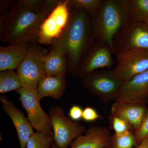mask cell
<instances>
[{
	"label": "cell",
	"mask_w": 148,
	"mask_h": 148,
	"mask_svg": "<svg viewBox=\"0 0 148 148\" xmlns=\"http://www.w3.org/2000/svg\"><path fill=\"white\" fill-rule=\"evenodd\" d=\"M70 16L69 0H61L42 24L37 42L43 45H54L64 33L69 24Z\"/></svg>",
	"instance_id": "obj_6"
},
{
	"label": "cell",
	"mask_w": 148,
	"mask_h": 148,
	"mask_svg": "<svg viewBox=\"0 0 148 148\" xmlns=\"http://www.w3.org/2000/svg\"><path fill=\"white\" fill-rule=\"evenodd\" d=\"M138 145L134 133L129 131L121 135H112L110 148H133Z\"/></svg>",
	"instance_id": "obj_21"
},
{
	"label": "cell",
	"mask_w": 148,
	"mask_h": 148,
	"mask_svg": "<svg viewBox=\"0 0 148 148\" xmlns=\"http://www.w3.org/2000/svg\"><path fill=\"white\" fill-rule=\"evenodd\" d=\"M114 51L110 47L102 42L94 41L77 67L76 75L82 78L98 69L112 68Z\"/></svg>",
	"instance_id": "obj_11"
},
{
	"label": "cell",
	"mask_w": 148,
	"mask_h": 148,
	"mask_svg": "<svg viewBox=\"0 0 148 148\" xmlns=\"http://www.w3.org/2000/svg\"><path fill=\"white\" fill-rule=\"evenodd\" d=\"M148 100V70L123 83L115 102L145 105Z\"/></svg>",
	"instance_id": "obj_12"
},
{
	"label": "cell",
	"mask_w": 148,
	"mask_h": 148,
	"mask_svg": "<svg viewBox=\"0 0 148 148\" xmlns=\"http://www.w3.org/2000/svg\"><path fill=\"white\" fill-rule=\"evenodd\" d=\"M147 110L145 105L114 102L111 107L110 114L127 121L135 132L141 125Z\"/></svg>",
	"instance_id": "obj_15"
},
{
	"label": "cell",
	"mask_w": 148,
	"mask_h": 148,
	"mask_svg": "<svg viewBox=\"0 0 148 148\" xmlns=\"http://www.w3.org/2000/svg\"><path fill=\"white\" fill-rule=\"evenodd\" d=\"M103 116H101L94 108L87 107L83 110L82 119L87 122L95 121L98 119H101Z\"/></svg>",
	"instance_id": "obj_26"
},
{
	"label": "cell",
	"mask_w": 148,
	"mask_h": 148,
	"mask_svg": "<svg viewBox=\"0 0 148 148\" xmlns=\"http://www.w3.org/2000/svg\"><path fill=\"white\" fill-rule=\"evenodd\" d=\"M84 87L104 104L115 102L123 82L116 79L112 70L95 71L81 79Z\"/></svg>",
	"instance_id": "obj_5"
},
{
	"label": "cell",
	"mask_w": 148,
	"mask_h": 148,
	"mask_svg": "<svg viewBox=\"0 0 148 148\" xmlns=\"http://www.w3.org/2000/svg\"><path fill=\"white\" fill-rule=\"evenodd\" d=\"M133 148H148V138L143 140L139 145Z\"/></svg>",
	"instance_id": "obj_29"
},
{
	"label": "cell",
	"mask_w": 148,
	"mask_h": 148,
	"mask_svg": "<svg viewBox=\"0 0 148 148\" xmlns=\"http://www.w3.org/2000/svg\"><path fill=\"white\" fill-rule=\"evenodd\" d=\"M111 136L108 128L103 126H91L84 135L77 137L70 148H110Z\"/></svg>",
	"instance_id": "obj_14"
},
{
	"label": "cell",
	"mask_w": 148,
	"mask_h": 148,
	"mask_svg": "<svg viewBox=\"0 0 148 148\" xmlns=\"http://www.w3.org/2000/svg\"><path fill=\"white\" fill-rule=\"evenodd\" d=\"M66 84V75H46L39 83L37 89L41 99L51 97L58 99L63 95Z\"/></svg>",
	"instance_id": "obj_18"
},
{
	"label": "cell",
	"mask_w": 148,
	"mask_h": 148,
	"mask_svg": "<svg viewBox=\"0 0 148 148\" xmlns=\"http://www.w3.org/2000/svg\"><path fill=\"white\" fill-rule=\"evenodd\" d=\"M109 119L111 128L114 131V134L121 135L133 130L131 125L122 118L110 114Z\"/></svg>",
	"instance_id": "obj_24"
},
{
	"label": "cell",
	"mask_w": 148,
	"mask_h": 148,
	"mask_svg": "<svg viewBox=\"0 0 148 148\" xmlns=\"http://www.w3.org/2000/svg\"><path fill=\"white\" fill-rule=\"evenodd\" d=\"M134 133L138 145L144 139L148 138V110L146 112L139 129Z\"/></svg>",
	"instance_id": "obj_25"
},
{
	"label": "cell",
	"mask_w": 148,
	"mask_h": 148,
	"mask_svg": "<svg viewBox=\"0 0 148 148\" xmlns=\"http://www.w3.org/2000/svg\"><path fill=\"white\" fill-rule=\"evenodd\" d=\"M127 0H102L99 10L90 15V23L95 40L112 49L116 34L131 19Z\"/></svg>",
	"instance_id": "obj_3"
},
{
	"label": "cell",
	"mask_w": 148,
	"mask_h": 148,
	"mask_svg": "<svg viewBox=\"0 0 148 148\" xmlns=\"http://www.w3.org/2000/svg\"><path fill=\"white\" fill-rule=\"evenodd\" d=\"M53 137L43 132H34L29 138L27 143V148H51Z\"/></svg>",
	"instance_id": "obj_22"
},
{
	"label": "cell",
	"mask_w": 148,
	"mask_h": 148,
	"mask_svg": "<svg viewBox=\"0 0 148 148\" xmlns=\"http://www.w3.org/2000/svg\"><path fill=\"white\" fill-rule=\"evenodd\" d=\"M102 0H69L70 8L82 9L90 14H95L100 8Z\"/></svg>",
	"instance_id": "obj_23"
},
{
	"label": "cell",
	"mask_w": 148,
	"mask_h": 148,
	"mask_svg": "<svg viewBox=\"0 0 148 148\" xmlns=\"http://www.w3.org/2000/svg\"><path fill=\"white\" fill-rule=\"evenodd\" d=\"M127 6L131 20L148 26V0H127Z\"/></svg>",
	"instance_id": "obj_19"
},
{
	"label": "cell",
	"mask_w": 148,
	"mask_h": 148,
	"mask_svg": "<svg viewBox=\"0 0 148 148\" xmlns=\"http://www.w3.org/2000/svg\"><path fill=\"white\" fill-rule=\"evenodd\" d=\"M0 101L3 109L10 116L16 128L20 148L26 147L27 141L34 133L33 127L24 113L17 108L12 102L5 95H1Z\"/></svg>",
	"instance_id": "obj_13"
},
{
	"label": "cell",
	"mask_w": 148,
	"mask_h": 148,
	"mask_svg": "<svg viewBox=\"0 0 148 148\" xmlns=\"http://www.w3.org/2000/svg\"><path fill=\"white\" fill-rule=\"evenodd\" d=\"M21 87L17 73L14 70L0 72V92L16 90Z\"/></svg>",
	"instance_id": "obj_20"
},
{
	"label": "cell",
	"mask_w": 148,
	"mask_h": 148,
	"mask_svg": "<svg viewBox=\"0 0 148 148\" xmlns=\"http://www.w3.org/2000/svg\"><path fill=\"white\" fill-rule=\"evenodd\" d=\"M44 69L46 75H66L68 66L63 51L57 47L51 46L44 60Z\"/></svg>",
	"instance_id": "obj_17"
},
{
	"label": "cell",
	"mask_w": 148,
	"mask_h": 148,
	"mask_svg": "<svg viewBox=\"0 0 148 148\" xmlns=\"http://www.w3.org/2000/svg\"><path fill=\"white\" fill-rule=\"evenodd\" d=\"M43 0H18L11 9L1 42L9 45L37 42L40 28L49 15Z\"/></svg>",
	"instance_id": "obj_1"
},
{
	"label": "cell",
	"mask_w": 148,
	"mask_h": 148,
	"mask_svg": "<svg viewBox=\"0 0 148 148\" xmlns=\"http://www.w3.org/2000/svg\"><path fill=\"white\" fill-rule=\"evenodd\" d=\"M53 130V140L59 148H67L79 135L86 131L84 125L69 119L61 107L51 108L49 112Z\"/></svg>",
	"instance_id": "obj_9"
},
{
	"label": "cell",
	"mask_w": 148,
	"mask_h": 148,
	"mask_svg": "<svg viewBox=\"0 0 148 148\" xmlns=\"http://www.w3.org/2000/svg\"><path fill=\"white\" fill-rule=\"evenodd\" d=\"M31 42H18L0 47V72L17 69L25 57Z\"/></svg>",
	"instance_id": "obj_16"
},
{
	"label": "cell",
	"mask_w": 148,
	"mask_h": 148,
	"mask_svg": "<svg viewBox=\"0 0 148 148\" xmlns=\"http://www.w3.org/2000/svg\"><path fill=\"white\" fill-rule=\"evenodd\" d=\"M51 148H59L55 143H53Z\"/></svg>",
	"instance_id": "obj_30"
},
{
	"label": "cell",
	"mask_w": 148,
	"mask_h": 148,
	"mask_svg": "<svg viewBox=\"0 0 148 148\" xmlns=\"http://www.w3.org/2000/svg\"><path fill=\"white\" fill-rule=\"evenodd\" d=\"M116 55L117 66L112 71L116 79L122 82L148 70V51H125Z\"/></svg>",
	"instance_id": "obj_10"
},
{
	"label": "cell",
	"mask_w": 148,
	"mask_h": 148,
	"mask_svg": "<svg viewBox=\"0 0 148 148\" xmlns=\"http://www.w3.org/2000/svg\"><path fill=\"white\" fill-rule=\"evenodd\" d=\"M83 110L78 105H74L69 111V116L73 121L78 122L82 119Z\"/></svg>",
	"instance_id": "obj_27"
},
{
	"label": "cell",
	"mask_w": 148,
	"mask_h": 148,
	"mask_svg": "<svg viewBox=\"0 0 148 148\" xmlns=\"http://www.w3.org/2000/svg\"><path fill=\"white\" fill-rule=\"evenodd\" d=\"M115 54L125 51H148V26L130 20L116 34L113 40Z\"/></svg>",
	"instance_id": "obj_8"
},
{
	"label": "cell",
	"mask_w": 148,
	"mask_h": 148,
	"mask_svg": "<svg viewBox=\"0 0 148 148\" xmlns=\"http://www.w3.org/2000/svg\"><path fill=\"white\" fill-rule=\"evenodd\" d=\"M16 3L13 1H1L0 2V12L10 10Z\"/></svg>",
	"instance_id": "obj_28"
},
{
	"label": "cell",
	"mask_w": 148,
	"mask_h": 148,
	"mask_svg": "<svg viewBox=\"0 0 148 148\" xmlns=\"http://www.w3.org/2000/svg\"><path fill=\"white\" fill-rule=\"evenodd\" d=\"M49 51L36 42L30 43L16 71L21 87L37 88L39 83L46 76L44 60Z\"/></svg>",
	"instance_id": "obj_4"
},
{
	"label": "cell",
	"mask_w": 148,
	"mask_h": 148,
	"mask_svg": "<svg viewBox=\"0 0 148 148\" xmlns=\"http://www.w3.org/2000/svg\"><path fill=\"white\" fill-rule=\"evenodd\" d=\"M70 9L69 24L61 38L52 46L63 51L67 59L68 73L75 76L80 61L95 38L90 14L82 9Z\"/></svg>",
	"instance_id": "obj_2"
},
{
	"label": "cell",
	"mask_w": 148,
	"mask_h": 148,
	"mask_svg": "<svg viewBox=\"0 0 148 148\" xmlns=\"http://www.w3.org/2000/svg\"><path fill=\"white\" fill-rule=\"evenodd\" d=\"M19 100L27 114V119L37 132L53 137L51 120L40 104L41 98L37 88L21 87L16 90Z\"/></svg>",
	"instance_id": "obj_7"
}]
</instances>
